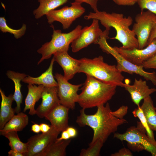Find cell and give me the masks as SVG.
Listing matches in <instances>:
<instances>
[{"instance_id": "17", "label": "cell", "mask_w": 156, "mask_h": 156, "mask_svg": "<svg viewBox=\"0 0 156 156\" xmlns=\"http://www.w3.org/2000/svg\"><path fill=\"white\" fill-rule=\"evenodd\" d=\"M69 109L60 104L55 107L44 118L51 122L52 127L58 131L62 132L69 127Z\"/></svg>"}, {"instance_id": "22", "label": "cell", "mask_w": 156, "mask_h": 156, "mask_svg": "<svg viewBox=\"0 0 156 156\" xmlns=\"http://www.w3.org/2000/svg\"><path fill=\"white\" fill-rule=\"evenodd\" d=\"M6 75L9 79H11L14 84V92L13 95L14 100L16 104V106L14 109L15 113L18 114L21 110V105L22 103L23 95L21 91L22 85L21 81L27 75L24 73L16 72L11 70L7 71Z\"/></svg>"}, {"instance_id": "2", "label": "cell", "mask_w": 156, "mask_h": 156, "mask_svg": "<svg viewBox=\"0 0 156 156\" xmlns=\"http://www.w3.org/2000/svg\"><path fill=\"white\" fill-rule=\"evenodd\" d=\"M86 20L96 19L100 21L106 28L110 30L111 27L114 28L116 31V36L110 38L118 40L122 44L121 48L127 50L138 49V43L135 35L129 28L133 23L132 18L129 16L124 17L122 14L99 10L94 12H90L84 16Z\"/></svg>"}, {"instance_id": "26", "label": "cell", "mask_w": 156, "mask_h": 156, "mask_svg": "<svg viewBox=\"0 0 156 156\" xmlns=\"http://www.w3.org/2000/svg\"><path fill=\"white\" fill-rule=\"evenodd\" d=\"M17 132L15 131L9 132L3 135L9 140V144L11 149L21 153L25 156L27 151V142L23 143L20 140Z\"/></svg>"}, {"instance_id": "42", "label": "cell", "mask_w": 156, "mask_h": 156, "mask_svg": "<svg viewBox=\"0 0 156 156\" xmlns=\"http://www.w3.org/2000/svg\"><path fill=\"white\" fill-rule=\"evenodd\" d=\"M155 111H156V107H155Z\"/></svg>"}, {"instance_id": "32", "label": "cell", "mask_w": 156, "mask_h": 156, "mask_svg": "<svg viewBox=\"0 0 156 156\" xmlns=\"http://www.w3.org/2000/svg\"><path fill=\"white\" fill-rule=\"evenodd\" d=\"M146 69H156V54L153 57L144 62L142 65Z\"/></svg>"}, {"instance_id": "34", "label": "cell", "mask_w": 156, "mask_h": 156, "mask_svg": "<svg viewBox=\"0 0 156 156\" xmlns=\"http://www.w3.org/2000/svg\"><path fill=\"white\" fill-rule=\"evenodd\" d=\"M111 156H132L133 154L128 148H123L120 149L118 152L112 154Z\"/></svg>"}, {"instance_id": "28", "label": "cell", "mask_w": 156, "mask_h": 156, "mask_svg": "<svg viewBox=\"0 0 156 156\" xmlns=\"http://www.w3.org/2000/svg\"><path fill=\"white\" fill-rule=\"evenodd\" d=\"M104 143L100 139L96 141L93 144L89 146L86 149H82L80 153V156H99L101 149Z\"/></svg>"}, {"instance_id": "6", "label": "cell", "mask_w": 156, "mask_h": 156, "mask_svg": "<svg viewBox=\"0 0 156 156\" xmlns=\"http://www.w3.org/2000/svg\"><path fill=\"white\" fill-rule=\"evenodd\" d=\"M82 29L81 25H78L70 32L63 33L60 30H55L53 28L51 40L43 44L37 51L42 56L38 65L44 60L50 58L56 52L68 51L70 44L80 34Z\"/></svg>"}, {"instance_id": "9", "label": "cell", "mask_w": 156, "mask_h": 156, "mask_svg": "<svg viewBox=\"0 0 156 156\" xmlns=\"http://www.w3.org/2000/svg\"><path fill=\"white\" fill-rule=\"evenodd\" d=\"M92 20L91 25L83 28L80 34L71 42L73 52H77L92 43L97 44L101 36L109 35V29H106L103 31L99 27V21Z\"/></svg>"}, {"instance_id": "21", "label": "cell", "mask_w": 156, "mask_h": 156, "mask_svg": "<svg viewBox=\"0 0 156 156\" xmlns=\"http://www.w3.org/2000/svg\"><path fill=\"white\" fill-rule=\"evenodd\" d=\"M29 118L24 113L20 112L14 115L5 125L3 129L0 130L1 135L10 131H22L28 125Z\"/></svg>"}, {"instance_id": "19", "label": "cell", "mask_w": 156, "mask_h": 156, "mask_svg": "<svg viewBox=\"0 0 156 156\" xmlns=\"http://www.w3.org/2000/svg\"><path fill=\"white\" fill-rule=\"evenodd\" d=\"M0 93L1 97L0 111V130H1L14 115L15 112L12 107V102L14 101L13 94H11L6 96L1 88Z\"/></svg>"}, {"instance_id": "18", "label": "cell", "mask_w": 156, "mask_h": 156, "mask_svg": "<svg viewBox=\"0 0 156 156\" xmlns=\"http://www.w3.org/2000/svg\"><path fill=\"white\" fill-rule=\"evenodd\" d=\"M55 61L53 57L48 68L39 77H35L27 76L22 81L28 84L41 85L44 87H58L57 82L55 79L53 74V65Z\"/></svg>"}, {"instance_id": "40", "label": "cell", "mask_w": 156, "mask_h": 156, "mask_svg": "<svg viewBox=\"0 0 156 156\" xmlns=\"http://www.w3.org/2000/svg\"><path fill=\"white\" fill-rule=\"evenodd\" d=\"M31 130L34 133H39L41 131L40 125L37 124H34L31 126Z\"/></svg>"}, {"instance_id": "23", "label": "cell", "mask_w": 156, "mask_h": 156, "mask_svg": "<svg viewBox=\"0 0 156 156\" xmlns=\"http://www.w3.org/2000/svg\"><path fill=\"white\" fill-rule=\"evenodd\" d=\"M39 6L33 12L36 19H38L49 12L66 3L68 0H38Z\"/></svg>"}, {"instance_id": "3", "label": "cell", "mask_w": 156, "mask_h": 156, "mask_svg": "<svg viewBox=\"0 0 156 156\" xmlns=\"http://www.w3.org/2000/svg\"><path fill=\"white\" fill-rule=\"evenodd\" d=\"M86 76L77 102L82 108L97 107L111 99L116 93L117 86L105 83L89 75Z\"/></svg>"}, {"instance_id": "13", "label": "cell", "mask_w": 156, "mask_h": 156, "mask_svg": "<svg viewBox=\"0 0 156 156\" xmlns=\"http://www.w3.org/2000/svg\"><path fill=\"white\" fill-rule=\"evenodd\" d=\"M114 48L127 60L138 66H142L145 61L156 54V38L143 49H134L131 50L122 49L115 46Z\"/></svg>"}, {"instance_id": "39", "label": "cell", "mask_w": 156, "mask_h": 156, "mask_svg": "<svg viewBox=\"0 0 156 156\" xmlns=\"http://www.w3.org/2000/svg\"><path fill=\"white\" fill-rule=\"evenodd\" d=\"M41 131L45 133L49 131L51 129V125L44 123H42L40 125Z\"/></svg>"}, {"instance_id": "38", "label": "cell", "mask_w": 156, "mask_h": 156, "mask_svg": "<svg viewBox=\"0 0 156 156\" xmlns=\"http://www.w3.org/2000/svg\"><path fill=\"white\" fill-rule=\"evenodd\" d=\"M66 130L68 131L71 138H73L75 137L77 135V131L74 128L68 127Z\"/></svg>"}, {"instance_id": "1", "label": "cell", "mask_w": 156, "mask_h": 156, "mask_svg": "<svg viewBox=\"0 0 156 156\" xmlns=\"http://www.w3.org/2000/svg\"><path fill=\"white\" fill-rule=\"evenodd\" d=\"M85 110L82 108L80 110L76 122L80 127L88 126L93 129V136L89 146L98 139L105 143L109 136L117 131L119 126L128 122L125 119L118 118L112 114L108 103L105 106L101 105L98 106L96 112L93 115L86 114Z\"/></svg>"}, {"instance_id": "12", "label": "cell", "mask_w": 156, "mask_h": 156, "mask_svg": "<svg viewBox=\"0 0 156 156\" xmlns=\"http://www.w3.org/2000/svg\"><path fill=\"white\" fill-rule=\"evenodd\" d=\"M51 127L48 132L36 135L28 139L27 151L25 156H37L55 141L60 132Z\"/></svg>"}, {"instance_id": "33", "label": "cell", "mask_w": 156, "mask_h": 156, "mask_svg": "<svg viewBox=\"0 0 156 156\" xmlns=\"http://www.w3.org/2000/svg\"><path fill=\"white\" fill-rule=\"evenodd\" d=\"M74 1L81 4L83 3H86L89 4L91 8L94 10V12L98 11L97 4L98 2L101 0H74Z\"/></svg>"}, {"instance_id": "30", "label": "cell", "mask_w": 156, "mask_h": 156, "mask_svg": "<svg viewBox=\"0 0 156 156\" xmlns=\"http://www.w3.org/2000/svg\"><path fill=\"white\" fill-rule=\"evenodd\" d=\"M137 3L141 11L146 9L156 15V0H137Z\"/></svg>"}, {"instance_id": "25", "label": "cell", "mask_w": 156, "mask_h": 156, "mask_svg": "<svg viewBox=\"0 0 156 156\" xmlns=\"http://www.w3.org/2000/svg\"><path fill=\"white\" fill-rule=\"evenodd\" d=\"M71 141V139L60 141H55L37 156H64L66 149Z\"/></svg>"}, {"instance_id": "31", "label": "cell", "mask_w": 156, "mask_h": 156, "mask_svg": "<svg viewBox=\"0 0 156 156\" xmlns=\"http://www.w3.org/2000/svg\"><path fill=\"white\" fill-rule=\"evenodd\" d=\"M128 107L122 105L119 109L114 111H112V114L116 118L122 119L127 114L128 111Z\"/></svg>"}, {"instance_id": "7", "label": "cell", "mask_w": 156, "mask_h": 156, "mask_svg": "<svg viewBox=\"0 0 156 156\" xmlns=\"http://www.w3.org/2000/svg\"><path fill=\"white\" fill-rule=\"evenodd\" d=\"M108 38L106 36H102L97 44L104 52L111 54L116 59V67L121 72H124L131 75H139L147 81H150L156 86V73L146 72L144 70L142 66H138L127 60L118 53L113 47L109 45L106 41Z\"/></svg>"}, {"instance_id": "20", "label": "cell", "mask_w": 156, "mask_h": 156, "mask_svg": "<svg viewBox=\"0 0 156 156\" xmlns=\"http://www.w3.org/2000/svg\"><path fill=\"white\" fill-rule=\"evenodd\" d=\"M28 92L25 99V105L23 111L29 109V114L31 115L36 114V110L35 109L36 103L41 98V95L44 86L35 84H28L27 85Z\"/></svg>"}, {"instance_id": "14", "label": "cell", "mask_w": 156, "mask_h": 156, "mask_svg": "<svg viewBox=\"0 0 156 156\" xmlns=\"http://www.w3.org/2000/svg\"><path fill=\"white\" fill-rule=\"evenodd\" d=\"M41 98L42 102L36 110V114L39 118H43L60 104L57 87H44Z\"/></svg>"}, {"instance_id": "10", "label": "cell", "mask_w": 156, "mask_h": 156, "mask_svg": "<svg viewBox=\"0 0 156 156\" xmlns=\"http://www.w3.org/2000/svg\"><path fill=\"white\" fill-rule=\"evenodd\" d=\"M135 20L132 30L137 37L138 49H143L148 45L150 35L156 20V15L148 10L143 11L136 15Z\"/></svg>"}, {"instance_id": "8", "label": "cell", "mask_w": 156, "mask_h": 156, "mask_svg": "<svg viewBox=\"0 0 156 156\" xmlns=\"http://www.w3.org/2000/svg\"><path fill=\"white\" fill-rule=\"evenodd\" d=\"M81 4L74 1L71 3L70 7L65 6L49 12L46 15L48 23L51 24L54 21H58L62 24L63 29H68L73 22L85 12V9Z\"/></svg>"}, {"instance_id": "11", "label": "cell", "mask_w": 156, "mask_h": 156, "mask_svg": "<svg viewBox=\"0 0 156 156\" xmlns=\"http://www.w3.org/2000/svg\"><path fill=\"white\" fill-rule=\"evenodd\" d=\"M54 77L58 83V94L60 103L69 109H74L78 100L77 92L83 84H71L64 76L58 73L55 74Z\"/></svg>"}, {"instance_id": "37", "label": "cell", "mask_w": 156, "mask_h": 156, "mask_svg": "<svg viewBox=\"0 0 156 156\" xmlns=\"http://www.w3.org/2000/svg\"><path fill=\"white\" fill-rule=\"evenodd\" d=\"M70 137L66 129L62 132L61 137L57 138L55 140L56 141H60L64 140H67L70 139Z\"/></svg>"}, {"instance_id": "29", "label": "cell", "mask_w": 156, "mask_h": 156, "mask_svg": "<svg viewBox=\"0 0 156 156\" xmlns=\"http://www.w3.org/2000/svg\"><path fill=\"white\" fill-rule=\"evenodd\" d=\"M134 116L138 117L146 131V133L149 138L154 141H155L153 131L149 128L142 110L140 106L135 109L132 112Z\"/></svg>"}, {"instance_id": "36", "label": "cell", "mask_w": 156, "mask_h": 156, "mask_svg": "<svg viewBox=\"0 0 156 156\" xmlns=\"http://www.w3.org/2000/svg\"><path fill=\"white\" fill-rule=\"evenodd\" d=\"M156 38V20L154 24L148 40V45Z\"/></svg>"}, {"instance_id": "5", "label": "cell", "mask_w": 156, "mask_h": 156, "mask_svg": "<svg viewBox=\"0 0 156 156\" xmlns=\"http://www.w3.org/2000/svg\"><path fill=\"white\" fill-rule=\"evenodd\" d=\"M137 124L136 127H130L123 133H115L114 137L126 141L128 147L133 151L145 150L156 156V141L152 140L146 134V130L140 122Z\"/></svg>"}, {"instance_id": "15", "label": "cell", "mask_w": 156, "mask_h": 156, "mask_svg": "<svg viewBox=\"0 0 156 156\" xmlns=\"http://www.w3.org/2000/svg\"><path fill=\"white\" fill-rule=\"evenodd\" d=\"M124 88L129 93L132 100L138 107L140 106V103L142 100L156 92L155 88H150L146 81L141 79H138L135 78L133 85L126 83Z\"/></svg>"}, {"instance_id": "16", "label": "cell", "mask_w": 156, "mask_h": 156, "mask_svg": "<svg viewBox=\"0 0 156 156\" xmlns=\"http://www.w3.org/2000/svg\"><path fill=\"white\" fill-rule=\"evenodd\" d=\"M68 51H61L53 54L55 61L62 68L64 77L68 81L72 79L77 73H78L79 60L74 58L68 54Z\"/></svg>"}, {"instance_id": "4", "label": "cell", "mask_w": 156, "mask_h": 156, "mask_svg": "<svg viewBox=\"0 0 156 156\" xmlns=\"http://www.w3.org/2000/svg\"><path fill=\"white\" fill-rule=\"evenodd\" d=\"M79 60L78 73L91 76L105 83L124 87V77L116 66L105 63L100 55L93 59L86 57Z\"/></svg>"}, {"instance_id": "27", "label": "cell", "mask_w": 156, "mask_h": 156, "mask_svg": "<svg viewBox=\"0 0 156 156\" xmlns=\"http://www.w3.org/2000/svg\"><path fill=\"white\" fill-rule=\"evenodd\" d=\"M26 25L23 24L21 28L18 29H12L6 23V21L4 17H0V29L3 33L8 32L14 35L17 39L23 36L26 30Z\"/></svg>"}, {"instance_id": "24", "label": "cell", "mask_w": 156, "mask_h": 156, "mask_svg": "<svg viewBox=\"0 0 156 156\" xmlns=\"http://www.w3.org/2000/svg\"><path fill=\"white\" fill-rule=\"evenodd\" d=\"M144 113L149 128L156 131V112L150 96L144 99L140 106Z\"/></svg>"}, {"instance_id": "41", "label": "cell", "mask_w": 156, "mask_h": 156, "mask_svg": "<svg viewBox=\"0 0 156 156\" xmlns=\"http://www.w3.org/2000/svg\"><path fill=\"white\" fill-rule=\"evenodd\" d=\"M9 156H24L23 153L11 149L8 152Z\"/></svg>"}, {"instance_id": "35", "label": "cell", "mask_w": 156, "mask_h": 156, "mask_svg": "<svg viewBox=\"0 0 156 156\" xmlns=\"http://www.w3.org/2000/svg\"><path fill=\"white\" fill-rule=\"evenodd\" d=\"M119 5L132 6L137 3V0H112Z\"/></svg>"}]
</instances>
